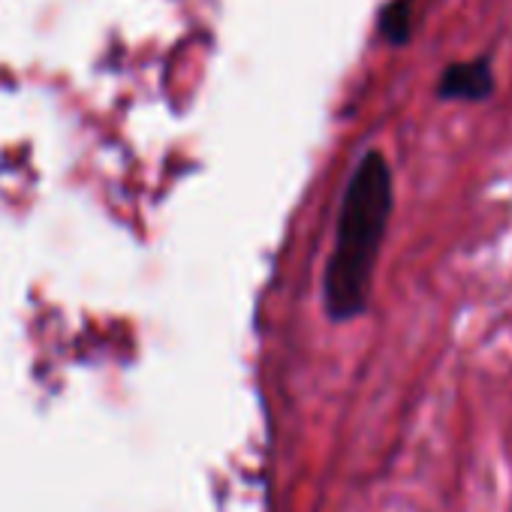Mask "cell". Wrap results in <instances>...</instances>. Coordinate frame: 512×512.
Returning <instances> with one entry per match:
<instances>
[{
    "mask_svg": "<svg viewBox=\"0 0 512 512\" xmlns=\"http://www.w3.org/2000/svg\"><path fill=\"white\" fill-rule=\"evenodd\" d=\"M377 37L389 46H407L413 37V0H386L377 13Z\"/></svg>",
    "mask_w": 512,
    "mask_h": 512,
    "instance_id": "obj_3",
    "label": "cell"
},
{
    "mask_svg": "<svg viewBox=\"0 0 512 512\" xmlns=\"http://www.w3.org/2000/svg\"><path fill=\"white\" fill-rule=\"evenodd\" d=\"M395 211V172L383 151H365L344 187L335 241L323 269V311L329 323L347 326L368 314L377 263Z\"/></svg>",
    "mask_w": 512,
    "mask_h": 512,
    "instance_id": "obj_1",
    "label": "cell"
},
{
    "mask_svg": "<svg viewBox=\"0 0 512 512\" xmlns=\"http://www.w3.org/2000/svg\"><path fill=\"white\" fill-rule=\"evenodd\" d=\"M437 100L443 103H485L497 91L494 61L491 55H479L470 61H452L437 76Z\"/></svg>",
    "mask_w": 512,
    "mask_h": 512,
    "instance_id": "obj_2",
    "label": "cell"
}]
</instances>
